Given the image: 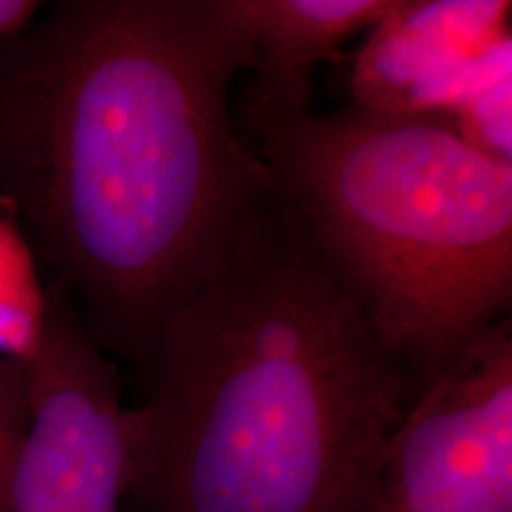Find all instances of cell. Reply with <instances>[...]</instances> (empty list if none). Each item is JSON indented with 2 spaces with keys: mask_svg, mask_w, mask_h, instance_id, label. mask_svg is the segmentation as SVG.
<instances>
[{
  "mask_svg": "<svg viewBox=\"0 0 512 512\" xmlns=\"http://www.w3.org/2000/svg\"><path fill=\"white\" fill-rule=\"evenodd\" d=\"M240 0H62L0 46V207L107 356L164 323L278 188L235 121Z\"/></svg>",
  "mask_w": 512,
  "mask_h": 512,
  "instance_id": "obj_1",
  "label": "cell"
},
{
  "mask_svg": "<svg viewBox=\"0 0 512 512\" xmlns=\"http://www.w3.org/2000/svg\"><path fill=\"white\" fill-rule=\"evenodd\" d=\"M126 411L143 512H358L413 384L275 188L166 320Z\"/></svg>",
  "mask_w": 512,
  "mask_h": 512,
  "instance_id": "obj_2",
  "label": "cell"
},
{
  "mask_svg": "<svg viewBox=\"0 0 512 512\" xmlns=\"http://www.w3.org/2000/svg\"><path fill=\"white\" fill-rule=\"evenodd\" d=\"M235 121L418 396L510 318L512 162L437 114L280 112Z\"/></svg>",
  "mask_w": 512,
  "mask_h": 512,
  "instance_id": "obj_3",
  "label": "cell"
},
{
  "mask_svg": "<svg viewBox=\"0 0 512 512\" xmlns=\"http://www.w3.org/2000/svg\"><path fill=\"white\" fill-rule=\"evenodd\" d=\"M24 366L29 425L8 512H124L128 408L117 366L55 283Z\"/></svg>",
  "mask_w": 512,
  "mask_h": 512,
  "instance_id": "obj_4",
  "label": "cell"
},
{
  "mask_svg": "<svg viewBox=\"0 0 512 512\" xmlns=\"http://www.w3.org/2000/svg\"><path fill=\"white\" fill-rule=\"evenodd\" d=\"M358 512H512L510 318L420 389Z\"/></svg>",
  "mask_w": 512,
  "mask_h": 512,
  "instance_id": "obj_5",
  "label": "cell"
},
{
  "mask_svg": "<svg viewBox=\"0 0 512 512\" xmlns=\"http://www.w3.org/2000/svg\"><path fill=\"white\" fill-rule=\"evenodd\" d=\"M508 0H394L356 57V107L448 117L491 83L510 79Z\"/></svg>",
  "mask_w": 512,
  "mask_h": 512,
  "instance_id": "obj_6",
  "label": "cell"
},
{
  "mask_svg": "<svg viewBox=\"0 0 512 512\" xmlns=\"http://www.w3.org/2000/svg\"><path fill=\"white\" fill-rule=\"evenodd\" d=\"M394 0H240L254 67L242 98L280 112L311 110V79L349 38L370 31Z\"/></svg>",
  "mask_w": 512,
  "mask_h": 512,
  "instance_id": "obj_7",
  "label": "cell"
},
{
  "mask_svg": "<svg viewBox=\"0 0 512 512\" xmlns=\"http://www.w3.org/2000/svg\"><path fill=\"white\" fill-rule=\"evenodd\" d=\"M29 425L27 366L24 358H0V512L10 510L12 479Z\"/></svg>",
  "mask_w": 512,
  "mask_h": 512,
  "instance_id": "obj_8",
  "label": "cell"
},
{
  "mask_svg": "<svg viewBox=\"0 0 512 512\" xmlns=\"http://www.w3.org/2000/svg\"><path fill=\"white\" fill-rule=\"evenodd\" d=\"M38 0H0V46L41 15Z\"/></svg>",
  "mask_w": 512,
  "mask_h": 512,
  "instance_id": "obj_9",
  "label": "cell"
}]
</instances>
